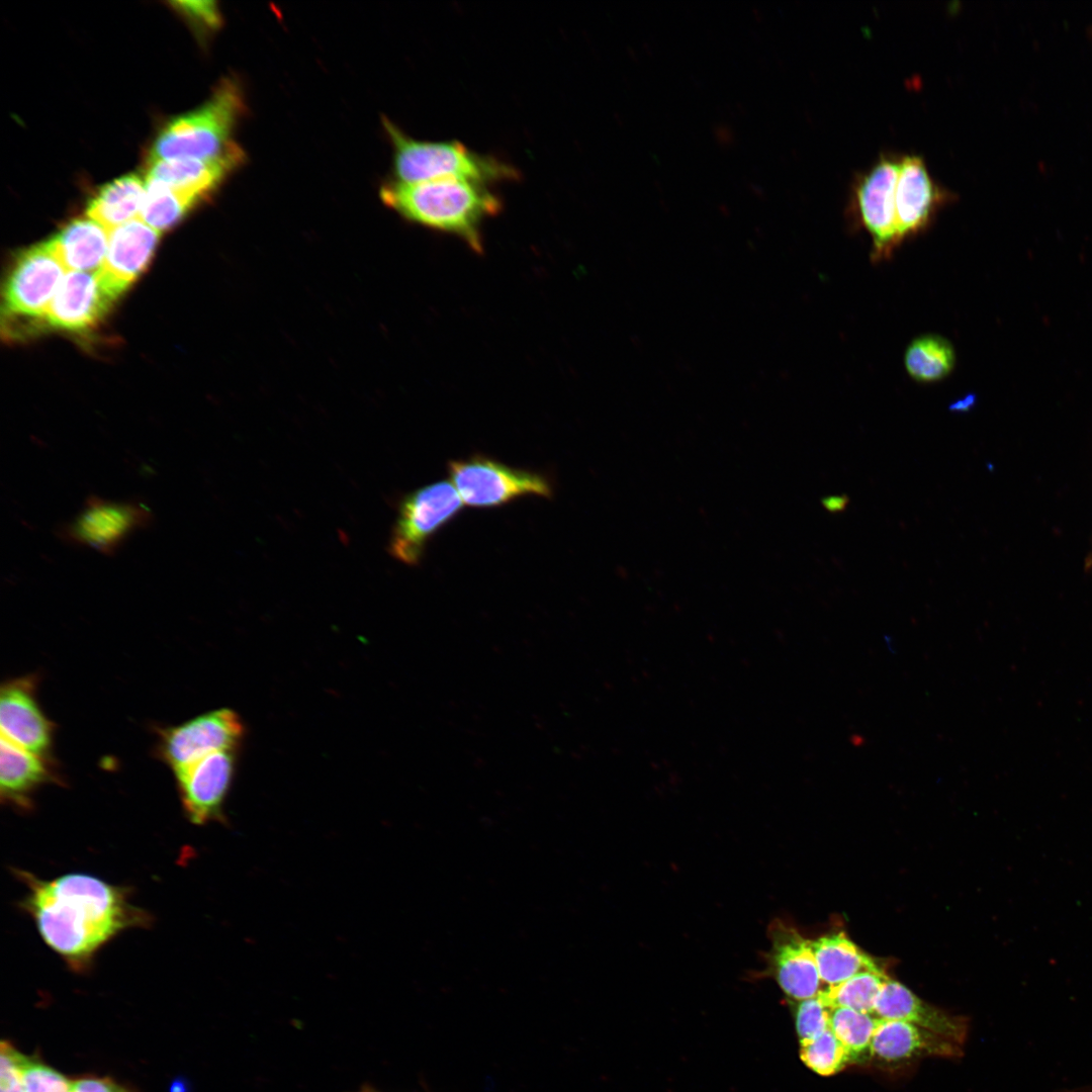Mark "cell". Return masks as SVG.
<instances>
[{
  "label": "cell",
  "mask_w": 1092,
  "mask_h": 1092,
  "mask_svg": "<svg viewBox=\"0 0 1092 1092\" xmlns=\"http://www.w3.org/2000/svg\"><path fill=\"white\" fill-rule=\"evenodd\" d=\"M178 10L192 23L212 28L219 24V13L214 2H176Z\"/></svg>",
  "instance_id": "cell-32"
},
{
  "label": "cell",
  "mask_w": 1092,
  "mask_h": 1092,
  "mask_svg": "<svg viewBox=\"0 0 1092 1092\" xmlns=\"http://www.w3.org/2000/svg\"><path fill=\"white\" fill-rule=\"evenodd\" d=\"M803 1063L820 1076H831L852 1062L851 1055L828 1028L817 1037L800 1042Z\"/></svg>",
  "instance_id": "cell-28"
},
{
  "label": "cell",
  "mask_w": 1092,
  "mask_h": 1092,
  "mask_svg": "<svg viewBox=\"0 0 1092 1092\" xmlns=\"http://www.w3.org/2000/svg\"><path fill=\"white\" fill-rule=\"evenodd\" d=\"M357 1092H379V1091H377V1090H375V1089H373V1088H371V1087H369V1086H363V1087H362V1088H361V1089H360L359 1091H357Z\"/></svg>",
  "instance_id": "cell-36"
},
{
  "label": "cell",
  "mask_w": 1092,
  "mask_h": 1092,
  "mask_svg": "<svg viewBox=\"0 0 1092 1092\" xmlns=\"http://www.w3.org/2000/svg\"><path fill=\"white\" fill-rule=\"evenodd\" d=\"M146 192V180L135 173L126 174L102 186L90 199L86 216L108 232L140 218Z\"/></svg>",
  "instance_id": "cell-22"
},
{
  "label": "cell",
  "mask_w": 1092,
  "mask_h": 1092,
  "mask_svg": "<svg viewBox=\"0 0 1092 1092\" xmlns=\"http://www.w3.org/2000/svg\"><path fill=\"white\" fill-rule=\"evenodd\" d=\"M889 977L882 970L861 972L819 996L828 1007L842 1006L874 1014L875 1002Z\"/></svg>",
  "instance_id": "cell-26"
},
{
  "label": "cell",
  "mask_w": 1092,
  "mask_h": 1092,
  "mask_svg": "<svg viewBox=\"0 0 1092 1092\" xmlns=\"http://www.w3.org/2000/svg\"><path fill=\"white\" fill-rule=\"evenodd\" d=\"M198 202L158 180L147 178L140 218L161 233L178 223Z\"/></svg>",
  "instance_id": "cell-25"
},
{
  "label": "cell",
  "mask_w": 1092,
  "mask_h": 1092,
  "mask_svg": "<svg viewBox=\"0 0 1092 1092\" xmlns=\"http://www.w3.org/2000/svg\"><path fill=\"white\" fill-rule=\"evenodd\" d=\"M954 199V193L929 173L922 156L901 155L895 191L899 244L927 230L938 210Z\"/></svg>",
  "instance_id": "cell-13"
},
{
  "label": "cell",
  "mask_w": 1092,
  "mask_h": 1092,
  "mask_svg": "<svg viewBox=\"0 0 1092 1092\" xmlns=\"http://www.w3.org/2000/svg\"><path fill=\"white\" fill-rule=\"evenodd\" d=\"M904 364L907 373L915 381L937 382L953 370L956 352L945 338L935 334L921 335L907 346Z\"/></svg>",
  "instance_id": "cell-24"
},
{
  "label": "cell",
  "mask_w": 1092,
  "mask_h": 1092,
  "mask_svg": "<svg viewBox=\"0 0 1092 1092\" xmlns=\"http://www.w3.org/2000/svg\"><path fill=\"white\" fill-rule=\"evenodd\" d=\"M122 292L100 269L68 271L47 311L46 323L69 332L87 331L107 314Z\"/></svg>",
  "instance_id": "cell-11"
},
{
  "label": "cell",
  "mask_w": 1092,
  "mask_h": 1092,
  "mask_svg": "<svg viewBox=\"0 0 1092 1092\" xmlns=\"http://www.w3.org/2000/svg\"><path fill=\"white\" fill-rule=\"evenodd\" d=\"M152 519L151 510L142 503L90 496L60 535L72 544L113 554L129 534L150 525Z\"/></svg>",
  "instance_id": "cell-10"
},
{
  "label": "cell",
  "mask_w": 1092,
  "mask_h": 1092,
  "mask_svg": "<svg viewBox=\"0 0 1092 1092\" xmlns=\"http://www.w3.org/2000/svg\"><path fill=\"white\" fill-rule=\"evenodd\" d=\"M49 241L67 272H93L103 265L109 232L89 217L77 218Z\"/></svg>",
  "instance_id": "cell-21"
},
{
  "label": "cell",
  "mask_w": 1092,
  "mask_h": 1092,
  "mask_svg": "<svg viewBox=\"0 0 1092 1092\" xmlns=\"http://www.w3.org/2000/svg\"><path fill=\"white\" fill-rule=\"evenodd\" d=\"M796 1002L794 1015L800 1042L813 1039L829 1028V1007L819 995Z\"/></svg>",
  "instance_id": "cell-29"
},
{
  "label": "cell",
  "mask_w": 1092,
  "mask_h": 1092,
  "mask_svg": "<svg viewBox=\"0 0 1092 1092\" xmlns=\"http://www.w3.org/2000/svg\"><path fill=\"white\" fill-rule=\"evenodd\" d=\"M67 273L50 241L22 252L3 290L2 314L8 334H25L46 323L47 311Z\"/></svg>",
  "instance_id": "cell-5"
},
{
  "label": "cell",
  "mask_w": 1092,
  "mask_h": 1092,
  "mask_svg": "<svg viewBox=\"0 0 1092 1092\" xmlns=\"http://www.w3.org/2000/svg\"><path fill=\"white\" fill-rule=\"evenodd\" d=\"M880 1019L851 1008L829 1007V1029L851 1055L852 1061L869 1053Z\"/></svg>",
  "instance_id": "cell-27"
},
{
  "label": "cell",
  "mask_w": 1092,
  "mask_h": 1092,
  "mask_svg": "<svg viewBox=\"0 0 1092 1092\" xmlns=\"http://www.w3.org/2000/svg\"><path fill=\"white\" fill-rule=\"evenodd\" d=\"M384 127L393 147V173L397 182L453 178L488 184L519 177L512 165L478 154L458 141H418L389 120H384Z\"/></svg>",
  "instance_id": "cell-4"
},
{
  "label": "cell",
  "mask_w": 1092,
  "mask_h": 1092,
  "mask_svg": "<svg viewBox=\"0 0 1092 1092\" xmlns=\"http://www.w3.org/2000/svg\"><path fill=\"white\" fill-rule=\"evenodd\" d=\"M769 935L770 970L784 993L793 1001L818 996L824 986L813 953L812 940L781 921L771 924Z\"/></svg>",
  "instance_id": "cell-15"
},
{
  "label": "cell",
  "mask_w": 1092,
  "mask_h": 1092,
  "mask_svg": "<svg viewBox=\"0 0 1092 1092\" xmlns=\"http://www.w3.org/2000/svg\"><path fill=\"white\" fill-rule=\"evenodd\" d=\"M25 1092H71L72 1080L38 1058L24 1059Z\"/></svg>",
  "instance_id": "cell-30"
},
{
  "label": "cell",
  "mask_w": 1092,
  "mask_h": 1092,
  "mask_svg": "<svg viewBox=\"0 0 1092 1092\" xmlns=\"http://www.w3.org/2000/svg\"><path fill=\"white\" fill-rule=\"evenodd\" d=\"M811 944L823 990L835 988L861 972L881 969L843 932L824 934Z\"/></svg>",
  "instance_id": "cell-23"
},
{
  "label": "cell",
  "mask_w": 1092,
  "mask_h": 1092,
  "mask_svg": "<svg viewBox=\"0 0 1092 1092\" xmlns=\"http://www.w3.org/2000/svg\"><path fill=\"white\" fill-rule=\"evenodd\" d=\"M901 154L883 152L854 177L849 199V214L872 239V260L889 259L899 247L895 191Z\"/></svg>",
  "instance_id": "cell-6"
},
{
  "label": "cell",
  "mask_w": 1092,
  "mask_h": 1092,
  "mask_svg": "<svg viewBox=\"0 0 1092 1092\" xmlns=\"http://www.w3.org/2000/svg\"><path fill=\"white\" fill-rule=\"evenodd\" d=\"M821 504L827 512L836 514L844 511L849 504V497L846 494L824 496Z\"/></svg>",
  "instance_id": "cell-34"
},
{
  "label": "cell",
  "mask_w": 1092,
  "mask_h": 1092,
  "mask_svg": "<svg viewBox=\"0 0 1092 1092\" xmlns=\"http://www.w3.org/2000/svg\"><path fill=\"white\" fill-rule=\"evenodd\" d=\"M160 235L141 218L111 230L107 254L100 270L125 291L147 267Z\"/></svg>",
  "instance_id": "cell-20"
},
{
  "label": "cell",
  "mask_w": 1092,
  "mask_h": 1092,
  "mask_svg": "<svg viewBox=\"0 0 1092 1092\" xmlns=\"http://www.w3.org/2000/svg\"><path fill=\"white\" fill-rule=\"evenodd\" d=\"M71 1092H134L109 1077L84 1075L72 1080Z\"/></svg>",
  "instance_id": "cell-33"
},
{
  "label": "cell",
  "mask_w": 1092,
  "mask_h": 1092,
  "mask_svg": "<svg viewBox=\"0 0 1092 1092\" xmlns=\"http://www.w3.org/2000/svg\"><path fill=\"white\" fill-rule=\"evenodd\" d=\"M874 1015L884 1020H902L932 1031L962 1045L967 1037V1021L921 1000L903 984L889 978L879 993Z\"/></svg>",
  "instance_id": "cell-16"
},
{
  "label": "cell",
  "mask_w": 1092,
  "mask_h": 1092,
  "mask_svg": "<svg viewBox=\"0 0 1092 1092\" xmlns=\"http://www.w3.org/2000/svg\"><path fill=\"white\" fill-rule=\"evenodd\" d=\"M450 481L464 505L477 509L505 506L519 497H551L552 485L541 473L509 466L481 454L452 460L447 465Z\"/></svg>",
  "instance_id": "cell-7"
},
{
  "label": "cell",
  "mask_w": 1092,
  "mask_h": 1092,
  "mask_svg": "<svg viewBox=\"0 0 1092 1092\" xmlns=\"http://www.w3.org/2000/svg\"><path fill=\"white\" fill-rule=\"evenodd\" d=\"M237 748L203 756L174 772L186 817L196 825L221 821L223 803L235 774Z\"/></svg>",
  "instance_id": "cell-12"
},
{
  "label": "cell",
  "mask_w": 1092,
  "mask_h": 1092,
  "mask_svg": "<svg viewBox=\"0 0 1092 1092\" xmlns=\"http://www.w3.org/2000/svg\"><path fill=\"white\" fill-rule=\"evenodd\" d=\"M35 681L30 675L2 685L1 736L27 751L50 758L54 726L37 702Z\"/></svg>",
  "instance_id": "cell-14"
},
{
  "label": "cell",
  "mask_w": 1092,
  "mask_h": 1092,
  "mask_svg": "<svg viewBox=\"0 0 1092 1092\" xmlns=\"http://www.w3.org/2000/svg\"><path fill=\"white\" fill-rule=\"evenodd\" d=\"M463 502L450 480H440L404 495L388 540V553L406 565H418L426 546L462 510Z\"/></svg>",
  "instance_id": "cell-8"
},
{
  "label": "cell",
  "mask_w": 1092,
  "mask_h": 1092,
  "mask_svg": "<svg viewBox=\"0 0 1092 1092\" xmlns=\"http://www.w3.org/2000/svg\"><path fill=\"white\" fill-rule=\"evenodd\" d=\"M244 106L238 82L230 78L220 81L201 106L163 126L151 147L148 162L212 160L241 150L233 140V132Z\"/></svg>",
  "instance_id": "cell-3"
},
{
  "label": "cell",
  "mask_w": 1092,
  "mask_h": 1092,
  "mask_svg": "<svg viewBox=\"0 0 1092 1092\" xmlns=\"http://www.w3.org/2000/svg\"><path fill=\"white\" fill-rule=\"evenodd\" d=\"M24 1059L9 1040L0 1044V1092H25Z\"/></svg>",
  "instance_id": "cell-31"
},
{
  "label": "cell",
  "mask_w": 1092,
  "mask_h": 1092,
  "mask_svg": "<svg viewBox=\"0 0 1092 1092\" xmlns=\"http://www.w3.org/2000/svg\"><path fill=\"white\" fill-rule=\"evenodd\" d=\"M50 758L27 751L1 736V801L15 809H32L33 795L40 787L58 782Z\"/></svg>",
  "instance_id": "cell-17"
},
{
  "label": "cell",
  "mask_w": 1092,
  "mask_h": 1092,
  "mask_svg": "<svg viewBox=\"0 0 1092 1092\" xmlns=\"http://www.w3.org/2000/svg\"><path fill=\"white\" fill-rule=\"evenodd\" d=\"M26 893L20 906L43 942L74 972L89 970L97 953L121 932L147 927L152 916L129 891L98 877L70 873L51 880L15 871Z\"/></svg>",
  "instance_id": "cell-1"
},
{
  "label": "cell",
  "mask_w": 1092,
  "mask_h": 1092,
  "mask_svg": "<svg viewBox=\"0 0 1092 1092\" xmlns=\"http://www.w3.org/2000/svg\"><path fill=\"white\" fill-rule=\"evenodd\" d=\"M976 402V396L974 394H968L965 397L954 401L949 405V411L954 413L969 412Z\"/></svg>",
  "instance_id": "cell-35"
},
{
  "label": "cell",
  "mask_w": 1092,
  "mask_h": 1092,
  "mask_svg": "<svg viewBox=\"0 0 1092 1092\" xmlns=\"http://www.w3.org/2000/svg\"><path fill=\"white\" fill-rule=\"evenodd\" d=\"M869 1054L882 1062L895 1063L919 1057L953 1058L961 1045L932 1031L902 1020L880 1019Z\"/></svg>",
  "instance_id": "cell-19"
},
{
  "label": "cell",
  "mask_w": 1092,
  "mask_h": 1092,
  "mask_svg": "<svg viewBox=\"0 0 1092 1092\" xmlns=\"http://www.w3.org/2000/svg\"><path fill=\"white\" fill-rule=\"evenodd\" d=\"M241 150L212 159H172L148 162L147 178L158 180L199 202L207 198L243 162Z\"/></svg>",
  "instance_id": "cell-18"
},
{
  "label": "cell",
  "mask_w": 1092,
  "mask_h": 1092,
  "mask_svg": "<svg viewBox=\"0 0 1092 1092\" xmlns=\"http://www.w3.org/2000/svg\"><path fill=\"white\" fill-rule=\"evenodd\" d=\"M380 197L405 219L455 236L476 254L484 250L483 222L503 207L500 197L487 184L453 178L419 183L394 180L381 187Z\"/></svg>",
  "instance_id": "cell-2"
},
{
  "label": "cell",
  "mask_w": 1092,
  "mask_h": 1092,
  "mask_svg": "<svg viewBox=\"0 0 1092 1092\" xmlns=\"http://www.w3.org/2000/svg\"><path fill=\"white\" fill-rule=\"evenodd\" d=\"M244 734L237 713L219 709L160 731L157 752L176 772L212 752L237 748Z\"/></svg>",
  "instance_id": "cell-9"
}]
</instances>
